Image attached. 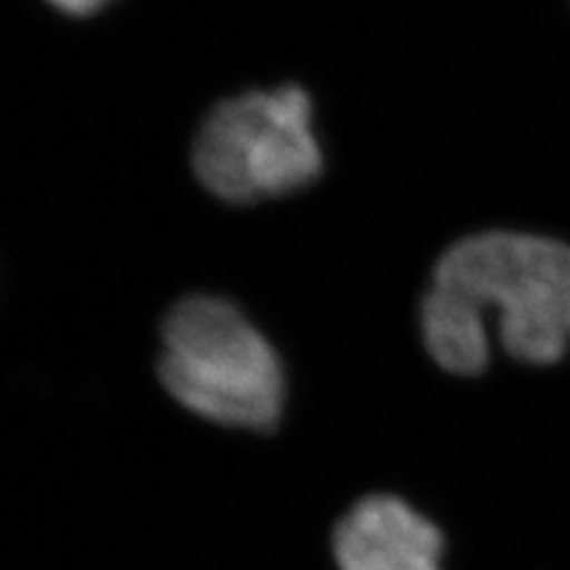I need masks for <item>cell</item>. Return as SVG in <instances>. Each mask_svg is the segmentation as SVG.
Segmentation results:
<instances>
[{
    "instance_id": "obj_4",
    "label": "cell",
    "mask_w": 570,
    "mask_h": 570,
    "mask_svg": "<svg viewBox=\"0 0 570 570\" xmlns=\"http://www.w3.org/2000/svg\"><path fill=\"white\" fill-rule=\"evenodd\" d=\"M442 532L392 494L360 499L333 532L341 570H442Z\"/></svg>"
},
{
    "instance_id": "obj_6",
    "label": "cell",
    "mask_w": 570,
    "mask_h": 570,
    "mask_svg": "<svg viewBox=\"0 0 570 570\" xmlns=\"http://www.w3.org/2000/svg\"><path fill=\"white\" fill-rule=\"evenodd\" d=\"M52 8H58L65 14L71 17H88L98 12L102 6L110 3V0H48Z\"/></svg>"
},
{
    "instance_id": "obj_2",
    "label": "cell",
    "mask_w": 570,
    "mask_h": 570,
    "mask_svg": "<svg viewBox=\"0 0 570 570\" xmlns=\"http://www.w3.org/2000/svg\"><path fill=\"white\" fill-rule=\"evenodd\" d=\"M431 285L483 318L497 309L499 341L519 362L554 364L570 345L566 243L509 230L469 236L438 259Z\"/></svg>"
},
{
    "instance_id": "obj_1",
    "label": "cell",
    "mask_w": 570,
    "mask_h": 570,
    "mask_svg": "<svg viewBox=\"0 0 570 570\" xmlns=\"http://www.w3.org/2000/svg\"><path fill=\"white\" fill-rule=\"evenodd\" d=\"M157 371L169 395L207 421L272 431L281 419L278 354L228 299L193 295L174 305Z\"/></svg>"
},
{
    "instance_id": "obj_3",
    "label": "cell",
    "mask_w": 570,
    "mask_h": 570,
    "mask_svg": "<svg viewBox=\"0 0 570 570\" xmlns=\"http://www.w3.org/2000/svg\"><path fill=\"white\" fill-rule=\"evenodd\" d=\"M312 115V98L299 86L219 102L195 136V176L212 195L236 205L307 188L324 171Z\"/></svg>"
},
{
    "instance_id": "obj_5",
    "label": "cell",
    "mask_w": 570,
    "mask_h": 570,
    "mask_svg": "<svg viewBox=\"0 0 570 570\" xmlns=\"http://www.w3.org/2000/svg\"><path fill=\"white\" fill-rule=\"evenodd\" d=\"M421 333L433 360L456 376H475L490 362L485 318L466 302L433 285L421 305Z\"/></svg>"
}]
</instances>
